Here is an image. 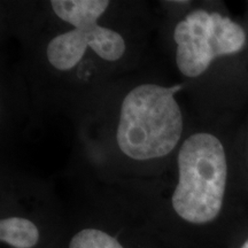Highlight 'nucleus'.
<instances>
[{"label": "nucleus", "mask_w": 248, "mask_h": 248, "mask_svg": "<svg viewBox=\"0 0 248 248\" xmlns=\"http://www.w3.org/2000/svg\"><path fill=\"white\" fill-rule=\"evenodd\" d=\"M172 88L142 84L125 95L116 131L120 150L133 160L166 156L175 150L183 132V116Z\"/></svg>", "instance_id": "f257e3e1"}, {"label": "nucleus", "mask_w": 248, "mask_h": 248, "mask_svg": "<svg viewBox=\"0 0 248 248\" xmlns=\"http://www.w3.org/2000/svg\"><path fill=\"white\" fill-rule=\"evenodd\" d=\"M178 184L172 207L181 218L206 224L221 213L228 164L222 142L210 133L192 135L178 153Z\"/></svg>", "instance_id": "f03ea898"}, {"label": "nucleus", "mask_w": 248, "mask_h": 248, "mask_svg": "<svg viewBox=\"0 0 248 248\" xmlns=\"http://www.w3.org/2000/svg\"><path fill=\"white\" fill-rule=\"evenodd\" d=\"M176 63L186 77L200 76L216 58L240 52L246 44L243 27L219 13L191 12L175 28Z\"/></svg>", "instance_id": "7ed1b4c3"}, {"label": "nucleus", "mask_w": 248, "mask_h": 248, "mask_svg": "<svg viewBox=\"0 0 248 248\" xmlns=\"http://www.w3.org/2000/svg\"><path fill=\"white\" fill-rule=\"evenodd\" d=\"M88 47L104 60L116 61L125 52V42L119 32L97 22L82 23L51 39L46 53L54 68L69 70L78 64Z\"/></svg>", "instance_id": "20e7f679"}, {"label": "nucleus", "mask_w": 248, "mask_h": 248, "mask_svg": "<svg viewBox=\"0 0 248 248\" xmlns=\"http://www.w3.org/2000/svg\"><path fill=\"white\" fill-rule=\"evenodd\" d=\"M51 6L61 20L76 27L82 23L98 22L109 6L107 0H52Z\"/></svg>", "instance_id": "39448f33"}, {"label": "nucleus", "mask_w": 248, "mask_h": 248, "mask_svg": "<svg viewBox=\"0 0 248 248\" xmlns=\"http://www.w3.org/2000/svg\"><path fill=\"white\" fill-rule=\"evenodd\" d=\"M0 239L15 248H32L39 240L38 228L23 217H8L0 222Z\"/></svg>", "instance_id": "423d86ee"}, {"label": "nucleus", "mask_w": 248, "mask_h": 248, "mask_svg": "<svg viewBox=\"0 0 248 248\" xmlns=\"http://www.w3.org/2000/svg\"><path fill=\"white\" fill-rule=\"evenodd\" d=\"M69 248H123L113 235L97 229H84L70 240Z\"/></svg>", "instance_id": "0eeeda50"}, {"label": "nucleus", "mask_w": 248, "mask_h": 248, "mask_svg": "<svg viewBox=\"0 0 248 248\" xmlns=\"http://www.w3.org/2000/svg\"><path fill=\"white\" fill-rule=\"evenodd\" d=\"M240 248H248V239H246L244 241V244L241 245Z\"/></svg>", "instance_id": "6e6552de"}]
</instances>
